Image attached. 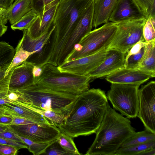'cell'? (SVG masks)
Wrapping results in <instances>:
<instances>
[{"instance_id": "1", "label": "cell", "mask_w": 155, "mask_h": 155, "mask_svg": "<svg viewBox=\"0 0 155 155\" xmlns=\"http://www.w3.org/2000/svg\"><path fill=\"white\" fill-rule=\"evenodd\" d=\"M108 104L104 91L89 89L77 95L70 111L57 127L73 138L95 133Z\"/></svg>"}, {"instance_id": "2", "label": "cell", "mask_w": 155, "mask_h": 155, "mask_svg": "<svg viewBox=\"0 0 155 155\" xmlns=\"http://www.w3.org/2000/svg\"><path fill=\"white\" fill-rule=\"evenodd\" d=\"M129 118L111 108L109 104L86 155H114L123 142L136 132Z\"/></svg>"}, {"instance_id": "3", "label": "cell", "mask_w": 155, "mask_h": 155, "mask_svg": "<svg viewBox=\"0 0 155 155\" xmlns=\"http://www.w3.org/2000/svg\"><path fill=\"white\" fill-rule=\"evenodd\" d=\"M91 0H61L53 22L54 35L44 51L43 62L59 65L60 56L70 35L84 8Z\"/></svg>"}, {"instance_id": "4", "label": "cell", "mask_w": 155, "mask_h": 155, "mask_svg": "<svg viewBox=\"0 0 155 155\" xmlns=\"http://www.w3.org/2000/svg\"><path fill=\"white\" fill-rule=\"evenodd\" d=\"M12 91L16 93L17 102L44 110H50L66 116L77 95L54 91L36 84Z\"/></svg>"}, {"instance_id": "5", "label": "cell", "mask_w": 155, "mask_h": 155, "mask_svg": "<svg viewBox=\"0 0 155 155\" xmlns=\"http://www.w3.org/2000/svg\"><path fill=\"white\" fill-rule=\"evenodd\" d=\"M91 80L87 75L61 72L57 67L47 64L43 66L41 75L34 80V84L57 91L78 95L89 89Z\"/></svg>"}, {"instance_id": "6", "label": "cell", "mask_w": 155, "mask_h": 155, "mask_svg": "<svg viewBox=\"0 0 155 155\" xmlns=\"http://www.w3.org/2000/svg\"><path fill=\"white\" fill-rule=\"evenodd\" d=\"M117 28L116 23L108 22L101 27L91 31L74 46L73 50L64 63L107 49L115 36Z\"/></svg>"}, {"instance_id": "7", "label": "cell", "mask_w": 155, "mask_h": 155, "mask_svg": "<svg viewBox=\"0 0 155 155\" xmlns=\"http://www.w3.org/2000/svg\"><path fill=\"white\" fill-rule=\"evenodd\" d=\"M107 97L113 108L128 118L137 117L140 85L111 83Z\"/></svg>"}, {"instance_id": "8", "label": "cell", "mask_w": 155, "mask_h": 155, "mask_svg": "<svg viewBox=\"0 0 155 155\" xmlns=\"http://www.w3.org/2000/svg\"><path fill=\"white\" fill-rule=\"evenodd\" d=\"M146 20L143 18L116 23L117 31L107 49H114L126 54L138 41H145L143 29Z\"/></svg>"}, {"instance_id": "9", "label": "cell", "mask_w": 155, "mask_h": 155, "mask_svg": "<svg viewBox=\"0 0 155 155\" xmlns=\"http://www.w3.org/2000/svg\"><path fill=\"white\" fill-rule=\"evenodd\" d=\"M13 134L38 143H48L57 139L61 131L53 124L32 123L3 126Z\"/></svg>"}, {"instance_id": "10", "label": "cell", "mask_w": 155, "mask_h": 155, "mask_svg": "<svg viewBox=\"0 0 155 155\" xmlns=\"http://www.w3.org/2000/svg\"><path fill=\"white\" fill-rule=\"evenodd\" d=\"M94 11V5L92 3L88 4L84 8L65 45L60 57L59 66L64 63L73 50L74 46L91 31Z\"/></svg>"}, {"instance_id": "11", "label": "cell", "mask_w": 155, "mask_h": 155, "mask_svg": "<svg viewBox=\"0 0 155 155\" xmlns=\"http://www.w3.org/2000/svg\"><path fill=\"white\" fill-rule=\"evenodd\" d=\"M137 117L145 129L155 134V82L151 81L139 89Z\"/></svg>"}, {"instance_id": "12", "label": "cell", "mask_w": 155, "mask_h": 155, "mask_svg": "<svg viewBox=\"0 0 155 155\" xmlns=\"http://www.w3.org/2000/svg\"><path fill=\"white\" fill-rule=\"evenodd\" d=\"M107 49L95 54L70 61L57 67L61 72H65L83 75L98 66L104 60Z\"/></svg>"}, {"instance_id": "13", "label": "cell", "mask_w": 155, "mask_h": 155, "mask_svg": "<svg viewBox=\"0 0 155 155\" xmlns=\"http://www.w3.org/2000/svg\"><path fill=\"white\" fill-rule=\"evenodd\" d=\"M143 18L146 19V13L137 0H118L108 21L118 23Z\"/></svg>"}, {"instance_id": "14", "label": "cell", "mask_w": 155, "mask_h": 155, "mask_svg": "<svg viewBox=\"0 0 155 155\" xmlns=\"http://www.w3.org/2000/svg\"><path fill=\"white\" fill-rule=\"evenodd\" d=\"M126 54L113 48L107 49L102 62L87 75L91 80L109 75L124 67Z\"/></svg>"}, {"instance_id": "15", "label": "cell", "mask_w": 155, "mask_h": 155, "mask_svg": "<svg viewBox=\"0 0 155 155\" xmlns=\"http://www.w3.org/2000/svg\"><path fill=\"white\" fill-rule=\"evenodd\" d=\"M150 73L138 68L124 67L106 76V80L111 83L136 84L140 85L154 77Z\"/></svg>"}, {"instance_id": "16", "label": "cell", "mask_w": 155, "mask_h": 155, "mask_svg": "<svg viewBox=\"0 0 155 155\" xmlns=\"http://www.w3.org/2000/svg\"><path fill=\"white\" fill-rule=\"evenodd\" d=\"M36 63L26 61L13 68L9 83V91L34 84L33 69Z\"/></svg>"}, {"instance_id": "17", "label": "cell", "mask_w": 155, "mask_h": 155, "mask_svg": "<svg viewBox=\"0 0 155 155\" xmlns=\"http://www.w3.org/2000/svg\"><path fill=\"white\" fill-rule=\"evenodd\" d=\"M55 28V26L53 23L48 31L35 38H32L29 36L27 29L22 31L23 36L19 41L21 45L24 50L30 52L34 53L33 54L37 55L39 60L38 63L40 60L43 51L48 43Z\"/></svg>"}, {"instance_id": "18", "label": "cell", "mask_w": 155, "mask_h": 155, "mask_svg": "<svg viewBox=\"0 0 155 155\" xmlns=\"http://www.w3.org/2000/svg\"><path fill=\"white\" fill-rule=\"evenodd\" d=\"M59 2L42 13L38 14L35 21L27 29L28 34L32 38L37 37L49 29L53 24Z\"/></svg>"}, {"instance_id": "19", "label": "cell", "mask_w": 155, "mask_h": 155, "mask_svg": "<svg viewBox=\"0 0 155 155\" xmlns=\"http://www.w3.org/2000/svg\"><path fill=\"white\" fill-rule=\"evenodd\" d=\"M2 106L5 114L12 116L23 118L38 124L55 125L42 115L27 108L16 106L10 103Z\"/></svg>"}, {"instance_id": "20", "label": "cell", "mask_w": 155, "mask_h": 155, "mask_svg": "<svg viewBox=\"0 0 155 155\" xmlns=\"http://www.w3.org/2000/svg\"><path fill=\"white\" fill-rule=\"evenodd\" d=\"M118 0H94L92 27L108 22L110 16Z\"/></svg>"}, {"instance_id": "21", "label": "cell", "mask_w": 155, "mask_h": 155, "mask_svg": "<svg viewBox=\"0 0 155 155\" xmlns=\"http://www.w3.org/2000/svg\"><path fill=\"white\" fill-rule=\"evenodd\" d=\"M32 9L31 0L15 1L7 9V19L12 25Z\"/></svg>"}, {"instance_id": "22", "label": "cell", "mask_w": 155, "mask_h": 155, "mask_svg": "<svg viewBox=\"0 0 155 155\" xmlns=\"http://www.w3.org/2000/svg\"><path fill=\"white\" fill-rule=\"evenodd\" d=\"M137 68L155 75V40L148 42Z\"/></svg>"}, {"instance_id": "23", "label": "cell", "mask_w": 155, "mask_h": 155, "mask_svg": "<svg viewBox=\"0 0 155 155\" xmlns=\"http://www.w3.org/2000/svg\"><path fill=\"white\" fill-rule=\"evenodd\" d=\"M154 140L155 134L145 129L141 131L136 132L132 136L126 140L120 147H127Z\"/></svg>"}, {"instance_id": "24", "label": "cell", "mask_w": 155, "mask_h": 155, "mask_svg": "<svg viewBox=\"0 0 155 155\" xmlns=\"http://www.w3.org/2000/svg\"><path fill=\"white\" fill-rule=\"evenodd\" d=\"M155 148V140L145 143L120 147L114 155H138L147 150Z\"/></svg>"}, {"instance_id": "25", "label": "cell", "mask_w": 155, "mask_h": 155, "mask_svg": "<svg viewBox=\"0 0 155 155\" xmlns=\"http://www.w3.org/2000/svg\"><path fill=\"white\" fill-rule=\"evenodd\" d=\"M12 104L24 107L36 112L49 119L52 123L58 126L61 124L65 116L50 110H44L25 105L16 101H13Z\"/></svg>"}, {"instance_id": "26", "label": "cell", "mask_w": 155, "mask_h": 155, "mask_svg": "<svg viewBox=\"0 0 155 155\" xmlns=\"http://www.w3.org/2000/svg\"><path fill=\"white\" fill-rule=\"evenodd\" d=\"M15 50L14 57L5 73L4 78L8 75L12 68L21 64L26 61L31 55L34 54L33 52H30L24 50L22 47L19 41Z\"/></svg>"}, {"instance_id": "27", "label": "cell", "mask_w": 155, "mask_h": 155, "mask_svg": "<svg viewBox=\"0 0 155 155\" xmlns=\"http://www.w3.org/2000/svg\"><path fill=\"white\" fill-rule=\"evenodd\" d=\"M15 51V49L8 43L0 41V68L10 64Z\"/></svg>"}, {"instance_id": "28", "label": "cell", "mask_w": 155, "mask_h": 155, "mask_svg": "<svg viewBox=\"0 0 155 155\" xmlns=\"http://www.w3.org/2000/svg\"><path fill=\"white\" fill-rule=\"evenodd\" d=\"M38 15V13L32 9L16 23L12 25L11 27L12 29L13 30H19L21 31L28 29Z\"/></svg>"}, {"instance_id": "29", "label": "cell", "mask_w": 155, "mask_h": 155, "mask_svg": "<svg viewBox=\"0 0 155 155\" xmlns=\"http://www.w3.org/2000/svg\"><path fill=\"white\" fill-rule=\"evenodd\" d=\"M61 145L71 155H80L74 141L73 138L66 134L61 132L57 139Z\"/></svg>"}, {"instance_id": "30", "label": "cell", "mask_w": 155, "mask_h": 155, "mask_svg": "<svg viewBox=\"0 0 155 155\" xmlns=\"http://www.w3.org/2000/svg\"><path fill=\"white\" fill-rule=\"evenodd\" d=\"M143 35L145 41L155 40V17H150L146 20L143 28Z\"/></svg>"}, {"instance_id": "31", "label": "cell", "mask_w": 155, "mask_h": 155, "mask_svg": "<svg viewBox=\"0 0 155 155\" xmlns=\"http://www.w3.org/2000/svg\"><path fill=\"white\" fill-rule=\"evenodd\" d=\"M61 0H31L32 9L38 14L42 13Z\"/></svg>"}, {"instance_id": "32", "label": "cell", "mask_w": 155, "mask_h": 155, "mask_svg": "<svg viewBox=\"0 0 155 155\" xmlns=\"http://www.w3.org/2000/svg\"><path fill=\"white\" fill-rule=\"evenodd\" d=\"M41 155H71L61 145L57 139L49 143Z\"/></svg>"}, {"instance_id": "33", "label": "cell", "mask_w": 155, "mask_h": 155, "mask_svg": "<svg viewBox=\"0 0 155 155\" xmlns=\"http://www.w3.org/2000/svg\"><path fill=\"white\" fill-rule=\"evenodd\" d=\"M14 134L27 144L29 151L34 155H41L49 144L37 143L28 139Z\"/></svg>"}, {"instance_id": "34", "label": "cell", "mask_w": 155, "mask_h": 155, "mask_svg": "<svg viewBox=\"0 0 155 155\" xmlns=\"http://www.w3.org/2000/svg\"><path fill=\"white\" fill-rule=\"evenodd\" d=\"M145 48V46L137 53L130 56L125 60L124 67L130 68H137L142 60Z\"/></svg>"}, {"instance_id": "35", "label": "cell", "mask_w": 155, "mask_h": 155, "mask_svg": "<svg viewBox=\"0 0 155 155\" xmlns=\"http://www.w3.org/2000/svg\"><path fill=\"white\" fill-rule=\"evenodd\" d=\"M0 144L8 145L16 148L18 150L28 149V146L25 143H21L0 137Z\"/></svg>"}, {"instance_id": "36", "label": "cell", "mask_w": 155, "mask_h": 155, "mask_svg": "<svg viewBox=\"0 0 155 155\" xmlns=\"http://www.w3.org/2000/svg\"><path fill=\"white\" fill-rule=\"evenodd\" d=\"M18 150L13 146L0 144V155H15Z\"/></svg>"}, {"instance_id": "37", "label": "cell", "mask_w": 155, "mask_h": 155, "mask_svg": "<svg viewBox=\"0 0 155 155\" xmlns=\"http://www.w3.org/2000/svg\"><path fill=\"white\" fill-rule=\"evenodd\" d=\"M148 42L143 41H140L137 42L128 51V54L125 56V60H126L131 55L138 53L141 49L145 46Z\"/></svg>"}, {"instance_id": "38", "label": "cell", "mask_w": 155, "mask_h": 155, "mask_svg": "<svg viewBox=\"0 0 155 155\" xmlns=\"http://www.w3.org/2000/svg\"><path fill=\"white\" fill-rule=\"evenodd\" d=\"M0 137L15 141L24 143L8 129L6 131L0 133Z\"/></svg>"}, {"instance_id": "39", "label": "cell", "mask_w": 155, "mask_h": 155, "mask_svg": "<svg viewBox=\"0 0 155 155\" xmlns=\"http://www.w3.org/2000/svg\"><path fill=\"white\" fill-rule=\"evenodd\" d=\"M12 121L9 125H25L35 123L23 118L14 116H12Z\"/></svg>"}, {"instance_id": "40", "label": "cell", "mask_w": 155, "mask_h": 155, "mask_svg": "<svg viewBox=\"0 0 155 155\" xmlns=\"http://www.w3.org/2000/svg\"><path fill=\"white\" fill-rule=\"evenodd\" d=\"M12 121V117L6 114L0 117V125L6 126L10 125Z\"/></svg>"}, {"instance_id": "41", "label": "cell", "mask_w": 155, "mask_h": 155, "mask_svg": "<svg viewBox=\"0 0 155 155\" xmlns=\"http://www.w3.org/2000/svg\"><path fill=\"white\" fill-rule=\"evenodd\" d=\"M43 69V66H40L38 64H35L33 69V74L34 80L39 77L41 74Z\"/></svg>"}, {"instance_id": "42", "label": "cell", "mask_w": 155, "mask_h": 155, "mask_svg": "<svg viewBox=\"0 0 155 155\" xmlns=\"http://www.w3.org/2000/svg\"><path fill=\"white\" fill-rule=\"evenodd\" d=\"M7 9L0 6V23L5 25L8 22L6 18Z\"/></svg>"}, {"instance_id": "43", "label": "cell", "mask_w": 155, "mask_h": 155, "mask_svg": "<svg viewBox=\"0 0 155 155\" xmlns=\"http://www.w3.org/2000/svg\"><path fill=\"white\" fill-rule=\"evenodd\" d=\"M13 0H0V6L8 8L13 4Z\"/></svg>"}, {"instance_id": "44", "label": "cell", "mask_w": 155, "mask_h": 155, "mask_svg": "<svg viewBox=\"0 0 155 155\" xmlns=\"http://www.w3.org/2000/svg\"><path fill=\"white\" fill-rule=\"evenodd\" d=\"M7 97L9 100L12 101L17 100L18 98V97L16 93L10 91H8Z\"/></svg>"}, {"instance_id": "45", "label": "cell", "mask_w": 155, "mask_h": 155, "mask_svg": "<svg viewBox=\"0 0 155 155\" xmlns=\"http://www.w3.org/2000/svg\"><path fill=\"white\" fill-rule=\"evenodd\" d=\"M10 64H8L0 68V81L4 78L5 73Z\"/></svg>"}, {"instance_id": "46", "label": "cell", "mask_w": 155, "mask_h": 155, "mask_svg": "<svg viewBox=\"0 0 155 155\" xmlns=\"http://www.w3.org/2000/svg\"><path fill=\"white\" fill-rule=\"evenodd\" d=\"M155 148H151L144 151L138 155H155Z\"/></svg>"}, {"instance_id": "47", "label": "cell", "mask_w": 155, "mask_h": 155, "mask_svg": "<svg viewBox=\"0 0 155 155\" xmlns=\"http://www.w3.org/2000/svg\"><path fill=\"white\" fill-rule=\"evenodd\" d=\"M7 95L0 97V105H2L7 104H12V101L9 100L8 99Z\"/></svg>"}, {"instance_id": "48", "label": "cell", "mask_w": 155, "mask_h": 155, "mask_svg": "<svg viewBox=\"0 0 155 155\" xmlns=\"http://www.w3.org/2000/svg\"><path fill=\"white\" fill-rule=\"evenodd\" d=\"M8 27L5 25L0 23V37L7 31Z\"/></svg>"}, {"instance_id": "49", "label": "cell", "mask_w": 155, "mask_h": 155, "mask_svg": "<svg viewBox=\"0 0 155 155\" xmlns=\"http://www.w3.org/2000/svg\"><path fill=\"white\" fill-rule=\"evenodd\" d=\"M6 114L2 105H0V117L3 115Z\"/></svg>"}, {"instance_id": "50", "label": "cell", "mask_w": 155, "mask_h": 155, "mask_svg": "<svg viewBox=\"0 0 155 155\" xmlns=\"http://www.w3.org/2000/svg\"><path fill=\"white\" fill-rule=\"evenodd\" d=\"M147 0H137V1L138 2V3L140 4V5L142 6V7L143 9L145 11L143 7V5L144 2Z\"/></svg>"}, {"instance_id": "51", "label": "cell", "mask_w": 155, "mask_h": 155, "mask_svg": "<svg viewBox=\"0 0 155 155\" xmlns=\"http://www.w3.org/2000/svg\"><path fill=\"white\" fill-rule=\"evenodd\" d=\"M7 128L5 126L0 125V133L6 131Z\"/></svg>"}, {"instance_id": "52", "label": "cell", "mask_w": 155, "mask_h": 155, "mask_svg": "<svg viewBox=\"0 0 155 155\" xmlns=\"http://www.w3.org/2000/svg\"><path fill=\"white\" fill-rule=\"evenodd\" d=\"M16 0H13V1H16Z\"/></svg>"}]
</instances>
